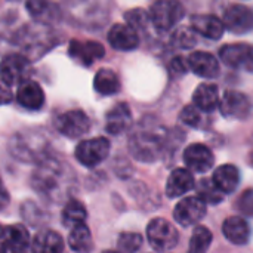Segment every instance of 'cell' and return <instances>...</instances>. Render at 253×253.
<instances>
[{
	"mask_svg": "<svg viewBox=\"0 0 253 253\" xmlns=\"http://www.w3.org/2000/svg\"><path fill=\"white\" fill-rule=\"evenodd\" d=\"M30 182L33 190L44 202L59 205L70 200L76 188V175L64 160L50 156L37 165Z\"/></svg>",
	"mask_w": 253,
	"mask_h": 253,
	"instance_id": "1",
	"label": "cell"
},
{
	"mask_svg": "<svg viewBox=\"0 0 253 253\" xmlns=\"http://www.w3.org/2000/svg\"><path fill=\"white\" fill-rule=\"evenodd\" d=\"M168 132L159 120L151 116L144 117L129 135V151L130 154L142 163L156 162L165 145Z\"/></svg>",
	"mask_w": 253,
	"mask_h": 253,
	"instance_id": "2",
	"label": "cell"
},
{
	"mask_svg": "<svg viewBox=\"0 0 253 253\" xmlns=\"http://www.w3.org/2000/svg\"><path fill=\"white\" fill-rule=\"evenodd\" d=\"M7 150L18 162L39 165L52 156V141L42 129L21 130L9 139Z\"/></svg>",
	"mask_w": 253,
	"mask_h": 253,
	"instance_id": "3",
	"label": "cell"
},
{
	"mask_svg": "<svg viewBox=\"0 0 253 253\" xmlns=\"http://www.w3.org/2000/svg\"><path fill=\"white\" fill-rule=\"evenodd\" d=\"M15 43L21 47L24 56L30 61H37L59 43V40L49 25L34 22L21 27L15 33Z\"/></svg>",
	"mask_w": 253,
	"mask_h": 253,
	"instance_id": "4",
	"label": "cell"
},
{
	"mask_svg": "<svg viewBox=\"0 0 253 253\" xmlns=\"http://www.w3.org/2000/svg\"><path fill=\"white\" fill-rule=\"evenodd\" d=\"M147 239L156 252H169L178 245L179 233L169 221L163 218H154L147 225Z\"/></svg>",
	"mask_w": 253,
	"mask_h": 253,
	"instance_id": "5",
	"label": "cell"
},
{
	"mask_svg": "<svg viewBox=\"0 0 253 253\" xmlns=\"http://www.w3.org/2000/svg\"><path fill=\"white\" fill-rule=\"evenodd\" d=\"M184 6L179 1L173 0H159L153 3L148 10L151 24L156 27V30L162 33L169 31L172 27H175L184 18Z\"/></svg>",
	"mask_w": 253,
	"mask_h": 253,
	"instance_id": "6",
	"label": "cell"
},
{
	"mask_svg": "<svg viewBox=\"0 0 253 253\" xmlns=\"http://www.w3.org/2000/svg\"><path fill=\"white\" fill-rule=\"evenodd\" d=\"M31 61L22 53H9L0 61V80L12 87L15 84H22L30 80Z\"/></svg>",
	"mask_w": 253,
	"mask_h": 253,
	"instance_id": "7",
	"label": "cell"
},
{
	"mask_svg": "<svg viewBox=\"0 0 253 253\" xmlns=\"http://www.w3.org/2000/svg\"><path fill=\"white\" fill-rule=\"evenodd\" d=\"M110 150H111L110 141L104 136H98L79 142L74 156L80 165L86 168H95L108 157Z\"/></svg>",
	"mask_w": 253,
	"mask_h": 253,
	"instance_id": "8",
	"label": "cell"
},
{
	"mask_svg": "<svg viewBox=\"0 0 253 253\" xmlns=\"http://www.w3.org/2000/svg\"><path fill=\"white\" fill-rule=\"evenodd\" d=\"M55 129L65 138L77 139L90 129V120L83 110H68L55 119Z\"/></svg>",
	"mask_w": 253,
	"mask_h": 253,
	"instance_id": "9",
	"label": "cell"
},
{
	"mask_svg": "<svg viewBox=\"0 0 253 253\" xmlns=\"http://www.w3.org/2000/svg\"><path fill=\"white\" fill-rule=\"evenodd\" d=\"M208 206L197 196L182 199L173 211L175 221L182 227H191L199 224L206 216Z\"/></svg>",
	"mask_w": 253,
	"mask_h": 253,
	"instance_id": "10",
	"label": "cell"
},
{
	"mask_svg": "<svg viewBox=\"0 0 253 253\" xmlns=\"http://www.w3.org/2000/svg\"><path fill=\"white\" fill-rule=\"evenodd\" d=\"M221 114L227 119L234 120H246L252 111L251 99L237 90H227L219 102Z\"/></svg>",
	"mask_w": 253,
	"mask_h": 253,
	"instance_id": "11",
	"label": "cell"
},
{
	"mask_svg": "<svg viewBox=\"0 0 253 253\" xmlns=\"http://www.w3.org/2000/svg\"><path fill=\"white\" fill-rule=\"evenodd\" d=\"M224 27L234 34H245L253 28V10L251 7L234 3L224 10Z\"/></svg>",
	"mask_w": 253,
	"mask_h": 253,
	"instance_id": "12",
	"label": "cell"
},
{
	"mask_svg": "<svg viewBox=\"0 0 253 253\" xmlns=\"http://www.w3.org/2000/svg\"><path fill=\"white\" fill-rule=\"evenodd\" d=\"M68 55L79 61L82 65L89 67L92 65L95 61L104 58L105 55V49L99 42L95 40H71L70 46H68Z\"/></svg>",
	"mask_w": 253,
	"mask_h": 253,
	"instance_id": "13",
	"label": "cell"
},
{
	"mask_svg": "<svg viewBox=\"0 0 253 253\" xmlns=\"http://www.w3.org/2000/svg\"><path fill=\"white\" fill-rule=\"evenodd\" d=\"M184 162L187 168L197 173H206L215 165V156L205 144H191L184 151Z\"/></svg>",
	"mask_w": 253,
	"mask_h": 253,
	"instance_id": "14",
	"label": "cell"
},
{
	"mask_svg": "<svg viewBox=\"0 0 253 253\" xmlns=\"http://www.w3.org/2000/svg\"><path fill=\"white\" fill-rule=\"evenodd\" d=\"M222 62L233 68H246L252 71V47L246 43L225 44L219 50Z\"/></svg>",
	"mask_w": 253,
	"mask_h": 253,
	"instance_id": "15",
	"label": "cell"
},
{
	"mask_svg": "<svg viewBox=\"0 0 253 253\" xmlns=\"http://www.w3.org/2000/svg\"><path fill=\"white\" fill-rule=\"evenodd\" d=\"M0 243L10 253H27L31 248L30 234L21 224L4 227L0 234Z\"/></svg>",
	"mask_w": 253,
	"mask_h": 253,
	"instance_id": "16",
	"label": "cell"
},
{
	"mask_svg": "<svg viewBox=\"0 0 253 253\" xmlns=\"http://www.w3.org/2000/svg\"><path fill=\"white\" fill-rule=\"evenodd\" d=\"M133 125L132 111L126 102L116 104L105 116V130L111 135H122Z\"/></svg>",
	"mask_w": 253,
	"mask_h": 253,
	"instance_id": "17",
	"label": "cell"
},
{
	"mask_svg": "<svg viewBox=\"0 0 253 253\" xmlns=\"http://www.w3.org/2000/svg\"><path fill=\"white\" fill-rule=\"evenodd\" d=\"M188 68L203 77V79H215L219 74V61L209 52L196 50L187 58Z\"/></svg>",
	"mask_w": 253,
	"mask_h": 253,
	"instance_id": "18",
	"label": "cell"
},
{
	"mask_svg": "<svg viewBox=\"0 0 253 253\" xmlns=\"http://www.w3.org/2000/svg\"><path fill=\"white\" fill-rule=\"evenodd\" d=\"M44 92L37 82L27 80L18 86L16 90V101L18 104L30 111H37L44 105Z\"/></svg>",
	"mask_w": 253,
	"mask_h": 253,
	"instance_id": "19",
	"label": "cell"
},
{
	"mask_svg": "<svg viewBox=\"0 0 253 253\" xmlns=\"http://www.w3.org/2000/svg\"><path fill=\"white\" fill-rule=\"evenodd\" d=\"M108 43L117 50L129 52L139 46V36L127 24H114L108 31Z\"/></svg>",
	"mask_w": 253,
	"mask_h": 253,
	"instance_id": "20",
	"label": "cell"
},
{
	"mask_svg": "<svg viewBox=\"0 0 253 253\" xmlns=\"http://www.w3.org/2000/svg\"><path fill=\"white\" fill-rule=\"evenodd\" d=\"M191 30L211 40H219L225 31V27L218 16L200 13L191 18Z\"/></svg>",
	"mask_w": 253,
	"mask_h": 253,
	"instance_id": "21",
	"label": "cell"
},
{
	"mask_svg": "<svg viewBox=\"0 0 253 253\" xmlns=\"http://www.w3.org/2000/svg\"><path fill=\"white\" fill-rule=\"evenodd\" d=\"M194 185H196V181H194L193 173L188 169L178 168L168 178V182H166V196L169 199L181 197V196L187 194L190 190H193Z\"/></svg>",
	"mask_w": 253,
	"mask_h": 253,
	"instance_id": "22",
	"label": "cell"
},
{
	"mask_svg": "<svg viewBox=\"0 0 253 253\" xmlns=\"http://www.w3.org/2000/svg\"><path fill=\"white\" fill-rule=\"evenodd\" d=\"M194 105L205 113H212L219 107V89L213 83H202L193 93Z\"/></svg>",
	"mask_w": 253,
	"mask_h": 253,
	"instance_id": "23",
	"label": "cell"
},
{
	"mask_svg": "<svg viewBox=\"0 0 253 253\" xmlns=\"http://www.w3.org/2000/svg\"><path fill=\"white\" fill-rule=\"evenodd\" d=\"M222 233L228 242L237 246H243L251 239V227L242 216H230L224 221Z\"/></svg>",
	"mask_w": 253,
	"mask_h": 253,
	"instance_id": "24",
	"label": "cell"
},
{
	"mask_svg": "<svg viewBox=\"0 0 253 253\" xmlns=\"http://www.w3.org/2000/svg\"><path fill=\"white\" fill-rule=\"evenodd\" d=\"M31 253H62L64 240L59 233L53 230L39 231L31 242Z\"/></svg>",
	"mask_w": 253,
	"mask_h": 253,
	"instance_id": "25",
	"label": "cell"
},
{
	"mask_svg": "<svg viewBox=\"0 0 253 253\" xmlns=\"http://www.w3.org/2000/svg\"><path fill=\"white\" fill-rule=\"evenodd\" d=\"M212 182L222 194H231L240 184V172L234 165H222L213 172Z\"/></svg>",
	"mask_w": 253,
	"mask_h": 253,
	"instance_id": "26",
	"label": "cell"
},
{
	"mask_svg": "<svg viewBox=\"0 0 253 253\" xmlns=\"http://www.w3.org/2000/svg\"><path fill=\"white\" fill-rule=\"evenodd\" d=\"M28 13L31 15V18L39 22V24H44V25H50L52 22H56L61 18V10L58 7V4L55 3H49V1H28L25 4Z\"/></svg>",
	"mask_w": 253,
	"mask_h": 253,
	"instance_id": "27",
	"label": "cell"
},
{
	"mask_svg": "<svg viewBox=\"0 0 253 253\" xmlns=\"http://www.w3.org/2000/svg\"><path fill=\"white\" fill-rule=\"evenodd\" d=\"M119 76L110 68H101L93 77V89L104 96H111L120 92Z\"/></svg>",
	"mask_w": 253,
	"mask_h": 253,
	"instance_id": "28",
	"label": "cell"
},
{
	"mask_svg": "<svg viewBox=\"0 0 253 253\" xmlns=\"http://www.w3.org/2000/svg\"><path fill=\"white\" fill-rule=\"evenodd\" d=\"M68 245L76 253H89L93 249V240L87 225L80 224L71 228L68 236Z\"/></svg>",
	"mask_w": 253,
	"mask_h": 253,
	"instance_id": "29",
	"label": "cell"
},
{
	"mask_svg": "<svg viewBox=\"0 0 253 253\" xmlns=\"http://www.w3.org/2000/svg\"><path fill=\"white\" fill-rule=\"evenodd\" d=\"M87 218V211L84 208V205L79 200L70 199L64 209H62V224L64 227H76L80 224H84Z\"/></svg>",
	"mask_w": 253,
	"mask_h": 253,
	"instance_id": "30",
	"label": "cell"
},
{
	"mask_svg": "<svg viewBox=\"0 0 253 253\" xmlns=\"http://www.w3.org/2000/svg\"><path fill=\"white\" fill-rule=\"evenodd\" d=\"M196 191H197V197L200 200H203L206 205H219L225 194H222L216 187L215 184L212 182V179H208V178H203L197 182V187H196Z\"/></svg>",
	"mask_w": 253,
	"mask_h": 253,
	"instance_id": "31",
	"label": "cell"
},
{
	"mask_svg": "<svg viewBox=\"0 0 253 253\" xmlns=\"http://www.w3.org/2000/svg\"><path fill=\"white\" fill-rule=\"evenodd\" d=\"M212 243V233L209 228L203 225H197L193 231L191 240H190V253H206Z\"/></svg>",
	"mask_w": 253,
	"mask_h": 253,
	"instance_id": "32",
	"label": "cell"
},
{
	"mask_svg": "<svg viewBox=\"0 0 253 253\" xmlns=\"http://www.w3.org/2000/svg\"><path fill=\"white\" fill-rule=\"evenodd\" d=\"M142 243H144V240H142L141 234L122 233L117 240V248H119L120 253H136L141 249Z\"/></svg>",
	"mask_w": 253,
	"mask_h": 253,
	"instance_id": "33",
	"label": "cell"
},
{
	"mask_svg": "<svg viewBox=\"0 0 253 253\" xmlns=\"http://www.w3.org/2000/svg\"><path fill=\"white\" fill-rule=\"evenodd\" d=\"M172 43L178 49H191L197 44L196 33L188 27H181L172 34Z\"/></svg>",
	"mask_w": 253,
	"mask_h": 253,
	"instance_id": "34",
	"label": "cell"
},
{
	"mask_svg": "<svg viewBox=\"0 0 253 253\" xmlns=\"http://www.w3.org/2000/svg\"><path fill=\"white\" fill-rule=\"evenodd\" d=\"M125 19H126L127 25H129L130 28H133L135 31H138V30H145L147 24L150 22L148 12H145V10L141 9V7L127 10V12L125 13Z\"/></svg>",
	"mask_w": 253,
	"mask_h": 253,
	"instance_id": "35",
	"label": "cell"
},
{
	"mask_svg": "<svg viewBox=\"0 0 253 253\" xmlns=\"http://www.w3.org/2000/svg\"><path fill=\"white\" fill-rule=\"evenodd\" d=\"M179 119H181V122L184 125H187L190 127H199L202 125V114H200V110L196 105H187L181 111Z\"/></svg>",
	"mask_w": 253,
	"mask_h": 253,
	"instance_id": "36",
	"label": "cell"
},
{
	"mask_svg": "<svg viewBox=\"0 0 253 253\" xmlns=\"http://www.w3.org/2000/svg\"><path fill=\"white\" fill-rule=\"evenodd\" d=\"M236 209L240 213H243L249 218H253V188L245 190L239 196V199L236 202Z\"/></svg>",
	"mask_w": 253,
	"mask_h": 253,
	"instance_id": "37",
	"label": "cell"
},
{
	"mask_svg": "<svg viewBox=\"0 0 253 253\" xmlns=\"http://www.w3.org/2000/svg\"><path fill=\"white\" fill-rule=\"evenodd\" d=\"M187 70H188V64H187L185 58L175 56L169 64V71L172 76H182L187 73Z\"/></svg>",
	"mask_w": 253,
	"mask_h": 253,
	"instance_id": "38",
	"label": "cell"
},
{
	"mask_svg": "<svg viewBox=\"0 0 253 253\" xmlns=\"http://www.w3.org/2000/svg\"><path fill=\"white\" fill-rule=\"evenodd\" d=\"M13 99V95L10 92V87H7L1 80H0V105H4V104H9L12 102Z\"/></svg>",
	"mask_w": 253,
	"mask_h": 253,
	"instance_id": "39",
	"label": "cell"
},
{
	"mask_svg": "<svg viewBox=\"0 0 253 253\" xmlns=\"http://www.w3.org/2000/svg\"><path fill=\"white\" fill-rule=\"evenodd\" d=\"M9 200H10V196H9V193H7V190H6V187L0 178V211H3L9 205Z\"/></svg>",
	"mask_w": 253,
	"mask_h": 253,
	"instance_id": "40",
	"label": "cell"
},
{
	"mask_svg": "<svg viewBox=\"0 0 253 253\" xmlns=\"http://www.w3.org/2000/svg\"><path fill=\"white\" fill-rule=\"evenodd\" d=\"M249 165L253 168V151L249 154Z\"/></svg>",
	"mask_w": 253,
	"mask_h": 253,
	"instance_id": "41",
	"label": "cell"
},
{
	"mask_svg": "<svg viewBox=\"0 0 253 253\" xmlns=\"http://www.w3.org/2000/svg\"><path fill=\"white\" fill-rule=\"evenodd\" d=\"M0 253H7V251H6V248L0 243Z\"/></svg>",
	"mask_w": 253,
	"mask_h": 253,
	"instance_id": "42",
	"label": "cell"
},
{
	"mask_svg": "<svg viewBox=\"0 0 253 253\" xmlns=\"http://www.w3.org/2000/svg\"><path fill=\"white\" fill-rule=\"evenodd\" d=\"M102 253H120V252H116V251H105V252Z\"/></svg>",
	"mask_w": 253,
	"mask_h": 253,
	"instance_id": "43",
	"label": "cell"
},
{
	"mask_svg": "<svg viewBox=\"0 0 253 253\" xmlns=\"http://www.w3.org/2000/svg\"><path fill=\"white\" fill-rule=\"evenodd\" d=\"M252 71H253V47H252Z\"/></svg>",
	"mask_w": 253,
	"mask_h": 253,
	"instance_id": "44",
	"label": "cell"
},
{
	"mask_svg": "<svg viewBox=\"0 0 253 253\" xmlns=\"http://www.w3.org/2000/svg\"><path fill=\"white\" fill-rule=\"evenodd\" d=\"M1 230H3V228H1V227H0V234H1Z\"/></svg>",
	"mask_w": 253,
	"mask_h": 253,
	"instance_id": "45",
	"label": "cell"
},
{
	"mask_svg": "<svg viewBox=\"0 0 253 253\" xmlns=\"http://www.w3.org/2000/svg\"><path fill=\"white\" fill-rule=\"evenodd\" d=\"M188 253H190V252H188Z\"/></svg>",
	"mask_w": 253,
	"mask_h": 253,
	"instance_id": "46",
	"label": "cell"
}]
</instances>
